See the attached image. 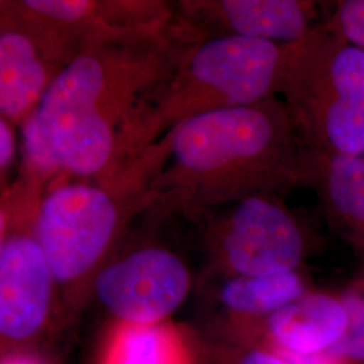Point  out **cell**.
Listing matches in <instances>:
<instances>
[{
    "label": "cell",
    "mask_w": 364,
    "mask_h": 364,
    "mask_svg": "<svg viewBox=\"0 0 364 364\" xmlns=\"http://www.w3.org/2000/svg\"><path fill=\"white\" fill-rule=\"evenodd\" d=\"M177 18L88 45L54 77L22 124L26 177L55 173L111 181L117 144L136 105L195 45Z\"/></svg>",
    "instance_id": "1"
},
{
    "label": "cell",
    "mask_w": 364,
    "mask_h": 364,
    "mask_svg": "<svg viewBox=\"0 0 364 364\" xmlns=\"http://www.w3.org/2000/svg\"><path fill=\"white\" fill-rule=\"evenodd\" d=\"M142 156L150 201L186 210L277 196L309 174V149L277 96L188 119Z\"/></svg>",
    "instance_id": "2"
},
{
    "label": "cell",
    "mask_w": 364,
    "mask_h": 364,
    "mask_svg": "<svg viewBox=\"0 0 364 364\" xmlns=\"http://www.w3.org/2000/svg\"><path fill=\"white\" fill-rule=\"evenodd\" d=\"M287 49L289 43L245 37L197 41L169 77L136 105L120 135L111 181L182 122L279 93Z\"/></svg>",
    "instance_id": "3"
},
{
    "label": "cell",
    "mask_w": 364,
    "mask_h": 364,
    "mask_svg": "<svg viewBox=\"0 0 364 364\" xmlns=\"http://www.w3.org/2000/svg\"><path fill=\"white\" fill-rule=\"evenodd\" d=\"M147 204L144 188L129 180L66 183L39 201L33 232L69 308L88 299L131 212Z\"/></svg>",
    "instance_id": "4"
},
{
    "label": "cell",
    "mask_w": 364,
    "mask_h": 364,
    "mask_svg": "<svg viewBox=\"0 0 364 364\" xmlns=\"http://www.w3.org/2000/svg\"><path fill=\"white\" fill-rule=\"evenodd\" d=\"M10 15L63 69L88 45L165 26L174 6L149 0H1Z\"/></svg>",
    "instance_id": "5"
},
{
    "label": "cell",
    "mask_w": 364,
    "mask_h": 364,
    "mask_svg": "<svg viewBox=\"0 0 364 364\" xmlns=\"http://www.w3.org/2000/svg\"><path fill=\"white\" fill-rule=\"evenodd\" d=\"M39 203L16 212L1 203L0 340L3 355L26 351L49 328L57 284L33 221Z\"/></svg>",
    "instance_id": "6"
},
{
    "label": "cell",
    "mask_w": 364,
    "mask_h": 364,
    "mask_svg": "<svg viewBox=\"0 0 364 364\" xmlns=\"http://www.w3.org/2000/svg\"><path fill=\"white\" fill-rule=\"evenodd\" d=\"M219 267L228 277H257L299 270L309 237L277 196L235 203L209 230Z\"/></svg>",
    "instance_id": "7"
},
{
    "label": "cell",
    "mask_w": 364,
    "mask_h": 364,
    "mask_svg": "<svg viewBox=\"0 0 364 364\" xmlns=\"http://www.w3.org/2000/svg\"><path fill=\"white\" fill-rule=\"evenodd\" d=\"M191 274L181 258L159 246L134 250L96 275L92 293L117 323H165L186 299Z\"/></svg>",
    "instance_id": "8"
},
{
    "label": "cell",
    "mask_w": 364,
    "mask_h": 364,
    "mask_svg": "<svg viewBox=\"0 0 364 364\" xmlns=\"http://www.w3.org/2000/svg\"><path fill=\"white\" fill-rule=\"evenodd\" d=\"M348 323L343 299L309 290L260 318H230L232 340L258 346L281 358L323 355L343 336Z\"/></svg>",
    "instance_id": "9"
},
{
    "label": "cell",
    "mask_w": 364,
    "mask_h": 364,
    "mask_svg": "<svg viewBox=\"0 0 364 364\" xmlns=\"http://www.w3.org/2000/svg\"><path fill=\"white\" fill-rule=\"evenodd\" d=\"M176 18L193 37H245L294 43L308 37L311 4L297 0H185Z\"/></svg>",
    "instance_id": "10"
},
{
    "label": "cell",
    "mask_w": 364,
    "mask_h": 364,
    "mask_svg": "<svg viewBox=\"0 0 364 364\" xmlns=\"http://www.w3.org/2000/svg\"><path fill=\"white\" fill-rule=\"evenodd\" d=\"M0 112L23 124L48 91L60 68L23 27L0 11Z\"/></svg>",
    "instance_id": "11"
},
{
    "label": "cell",
    "mask_w": 364,
    "mask_h": 364,
    "mask_svg": "<svg viewBox=\"0 0 364 364\" xmlns=\"http://www.w3.org/2000/svg\"><path fill=\"white\" fill-rule=\"evenodd\" d=\"M308 181L320 189L338 231L364 254V156H326L309 150Z\"/></svg>",
    "instance_id": "12"
},
{
    "label": "cell",
    "mask_w": 364,
    "mask_h": 364,
    "mask_svg": "<svg viewBox=\"0 0 364 364\" xmlns=\"http://www.w3.org/2000/svg\"><path fill=\"white\" fill-rule=\"evenodd\" d=\"M99 364H196L185 335L171 323H115L105 338Z\"/></svg>",
    "instance_id": "13"
},
{
    "label": "cell",
    "mask_w": 364,
    "mask_h": 364,
    "mask_svg": "<svg viewBox=\"0 0 364 364\" xmlns=\"http://www.w3.org/2000/svg\"><path fill=\"white\" fill-rule=\"evenodd\" d=\"M311 289L299 270L287 273L228 277L218 299L234 320L260 318L299 299Z\"/></svg>",
    "instance_id": "14"
},
{
    "label": "cell",
    "mask_w": 364,
    "mask_h": 364,
    "mask_svg": "<svg viewBox=\"0 0 364 364\" xmlns=\"http://www.w3.org/2000/svg\"><path fill=\"white\" fill-rule=\"evenodd\" d=\"M348 323L343 336L321 356L324 364H364V287L341 293Z\"/></svg>",
    "instance_id": "15"
},
{
    "label": "cell",
    "mask_w": 364,
    "mask_h": 364,
    "mask_svg": "<svg viewBox=\"0 0 364 364\" xmlns=\"http://www.w3.org/2000/svg\"><path fill=\"white\" fill-rule=\"evenodd\" d=\"M335 22V34L352 46L364 50V0H347L340 3Z\"/></svg>",
    "instance_id": "16"
},
{
    "label": "cell",
    "mask_w": 364,
    "mask_h": 364,
    "mask_svg": "<svg viewBox=\"0 0 364 364\" xmlns=\"http://www.w3.org/2000/svg\"><path fill=\"white\" fill-rule=\"evenodd\" d=\"M221 364H290L279 355L262 348L258 346H251L246 343H239L232 340V346L227 350V353Z\"/></svg>",
    "instance_id": "17"
},
{
    "label": "cell",
    "mask_w": 364,
    "mask_h": 364,
    "mask_svg": "<svg viewBox=\"0 0 364 364\" xmlns=\"http://www.w3.org/2000/svg\"><path fill=\"white\" fill-rule=\"evenodd\" d=\"M16 142H15V131L14 124L6 119H0V171L1 178L10 170L15 159Z\"/></svg>",
    "instance_id": "18"
},
{
    "label": "cell",
    "mask_w": 364,
    "mask_h": 364,
    "mask_svg": "<svg viewBox=\"0 0 364 364\" xmlns=\"http://www.w3.org/2000/svg\"><path fill=\"white\" fill-rule=\"evenodd\" d=\"M1 364H48L41 360L38 356L27 351H16L3 355Z\"/></svg>",
    "instance_id": "19"
},
{
    "label": "cell",
    "mask_w": 364,
    "mask_h": 364,
    "mask_svg": "<svg viewBox=\"0 0 364 364\" xmlns=\"http://www.w3.org/2000/svg\"><path fill=\"white\" fill-rule=\"evenodd\" d=\"M359 287H364V270H363V277H362V279H360V282H359Z\"/></svg>",
    "instance_id": "20"
}]
</instances>
